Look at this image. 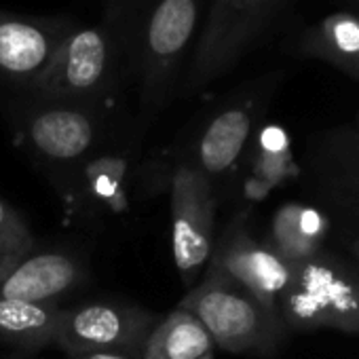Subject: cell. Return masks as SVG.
Masks as SVG:
<instances>
[{"label":"cell","instance_id":"22","mask_svg":"<svg viewBox=\"0 0 359 359\" xmlns=\"http://www.w3.org/2000/svg\"><path fill=\"white\" fill-rule=\"evenodd\" d=\"M32 254V250H26L5 237H0V275H5L9 269H13L22 258Z\"/></svg>","mask_w":359,"mask_h":359},{"label":"cell","instance_id":"9","mask_svg":"<svg viewBox=\"0 0 359 359\" xmlns=\"http://www.w3.org/2000/svg\"><path fill=\"white\" fill-rule=\"evenodd\" d=\"M158 319V315L125 302H89L62 309L53 344L68 355L144 346Z\"/></svg>","mask_w":359,"mask_h":359},{"label":"cell","instance_id":"11","mask_svg":"<svg viewBox=\"0 0 359 359\" xmlns=\"http://www.w3.org/2000/svg\"><path fill=\"white\" fill-rule=\"evenodd\" d=\"M74 26L68 18H34L0 9V83L26 91Z\"/></svg>","mask_w":359,"mask_h":359},{"label":"cell","instance_id":"5","mask_svg":"<svg viewBox=\"0 0 359 359\" xmlns=\"http://www.w3.org/2000/svg\"><path fill=\"white\" fill-rule=\"evenodd\" d=\"M277 311L287 330L359 332V271L323 250L294 266Z\"/></svg>","mask_w":359,"mask_h":359},{"label":"cell","instance_id":"26","mask_svg":"<svg viewBox=\"0 0 359 359\" xmlns=\"http://www.w3.org/2000/svg\"><path fill=\"white\" fill-rule=\"evenodd\" d=\"M357 131H359V114H357Z\"/></svg>","mask_w":359,"mask_h":359},{"label":"cell","instance_id":"17","mask_svg":"<svg viewBox=\"0 0 359 359\" xmlns=\"http://www.w3.org/2000/svg\"><path fill=\"white\" fill-rule=\"evenodd\" d=\"M254 180L260 195L296 173L290 135L279 125H262L254 135Z\"/></svg>","mask_w":359,"mask_h":359},{"label":"cell","instance_id":"12","mask_svg":"<svg viewBox=\"0 0 359 359\" xmlns=\"http://www.w3.org/2000/svg\"><path fill=\"white\" fill-rule=\"evenodd\" d=\"M81 262L66 252L28 254L5 275H0V298L55 304L83 279Z\"/></svg>","mask_w":359,"mask_h":359},{"label":"cell","instance_id":"1","mask_svg":"<svg viewBox=\"0 0 359 359\" xmlns=\"http://www.w3.org/2000/svg\"><path fill=\"white\" fill-rule=\"evenodd\" d=\"M116 5L129 81L135 83L140 108L154 118L177 93L197 45L208 0H112Z\"/></svg>","mask_w":359,"mask_h":359},{"label":"cell","instance_id":"4","mask_svg":"<svg viewBox=\"0 0 359 359\" xmlns=\"http://www.w3.org/2000/svg\"><path fill=\"white\" fill-rule=\"evenodd\" d=\"M177 306L193 313L214 344L229 353L271 357L285 340L281 315L212 266Z\"/></svg>","mask_w":359,"mask_h":359},{"label":"cell","instance_id":"7","mask_svg":"<svg viewBox=\"0 0 359 359\" xmlns=\"http://www.w3.org/2000/svg\"><path fill=\"white\" fill-rule=\"evenodd\" d=\"M171 256L184 285L191 287L214 252L216 191L193 165L177 163L171 171Z\"/></svg>","mask_w":359,"mask_h":359},{"label":"cell","instance_id":"2","mask_svg":"<svg viewBox=\"0 0 359 359\" xmlns=\"http://www.w3.org/2000/svg\"><path fill=\"white\" fill-rule=\"evenodd\" d=\"M129 81L121 18L112 0L93 26H74L45 72L24 91L34 100L102 106Z\"/></svg>","mask_w":359,"mask_h":359},{"label":"cell","instance_id":"20","mask_svg":"<svg viewBox=\"0 0 359 359\" xmlns=\"http://www.w3.org/2000/svg\"><path fill=\"white\" fill-rule=\"evenodd\" d=\"M0 237H5L26 250L34 248V237L28 229V224L22 220V216L7 203L0 199Z\"/></svg>","mask_w":359,"mask_h":359},{"label":"cell","instance_id":"18","mask_svg":"<svg viewBox=\"0 0 359 359\" xmlns=\"http://www.w3.org/2000/svg\"><path fill=\"white\" fill-rule=\"evenodd\" d=\"M123 182H125V161L118 156L93 158L85 169L87 195L102 205H110L116 212L125 205Z\"/></svg>","mask_w":359,"mask_h":359},{"label":"cell","instance_id":"6","mask_svg":"<svg viewBox=\"0 0 359 359\" xmlns=\"http://www.w3.org/2000/svg\"><path fill=\"white\" fill-rule=\"evenodd\" d=\"M283 72H271L243 85L220 108H216L191 142L189 156L180 163L193 165L210 182L229 175L254 137L258 118L264 114Z\"/></svg>","mask_w":359,"mask_h":359},{"label":"cell","instance_id":"21","mask_svg":"<svg viewBox=\"0 0 359 359\" xmlns=\"http://www.w3.org/2000/svg\"><path fill=\"white\" fill-rule=\"evenodd\" d=\"M70 359H144V346H129V348H102V351H87L68 355Z\"/></svg>","mask_w":359,"mask_h":359},{"label":"cell","instance_id":"24","mask_svg":"<svg viewBox=\"0 0 359 359\" xmlns=\"http://www.w3.org/2000/svg\"><path fill=\"white\" fill-rule=\"evenodd\" d=\"M344 3H346V5H351L355 11H359V0H344Z\"/></svg>","mask_w":359,"mask_h":359},{"label":"cell","instance_id":"16","mask_svg":"<svg viewBox=\"0 0 359 359\" xmlns=\"http://www.w3.org/2000/svg\"><path fill=\"white\" fill-rule=\"evenodd\" d=\"M62 306L0 298V340L22 346L43 348L53 344Z\"/></svg>","mask_w":359,"mask_h":359},{"label":"cell","instance_id":"3","mask_svg":"<svg viewBox=\"0 0 359 359\" xmlns=\"http://www.w3.org/2000/svg\"><path fill=\"white\" fill-rule=\"evenodd\" d=\"M292 0H208L203 26L177 93L197 95L229 74L277 26Z\"/></svg>","mask_w":359,"mask_h":359},{"label":"cell","instance_id":"23","mask_svg":"<svg viewBox=\"0 0 359 359\" xmlns=\"http://www.w3.org/2000/svg\"><path fill=\"white\" fill-rule=\"evenodd\" d=\"M351 250H353V254H355V258L359 260V239H355V241L351 243Z\"/></svg>","mask_w":359,"mask_h":359},{"label":"cell","instance_id":"14","mask_svg":"<svg viewBox=\"0 0 359 359\" xmlns=\"http://www.w3.org/2000/svg\"><path fill=\"white\" fill-rule=\"evenodd\" d=\"M330 235L327 216L306 203L281 205L269 226L264 243L290 266H298L325 250Z\"/></svg>","mask_w":359,"mask_h":359},{"label":"cell","instance_id":"13","mask_svg":"<svg viewBox=\"0 0 359 359\" xmlns=\"http://www.w3.org/2000/svg\"><path fill=\"white\" fill-rule=\"evenodd\" d=\"M292 49L298 57L330 64L359 81V15L355 11L323 15L296 34Z\"/></svg>","mask_w":359,"mask_h":359},{"label":"cell","instance_id":"15","mask_svg":"<svg viewBox=\"0 0 359 359\" xmlns=\"http://www.w3.org/2000/svg\"><path fill=\"white\" fill-rule=\"evenodd\" d=\"M205 325L189 311L175 306L161 317L144 342V359H201L214 351Z\"/></svg>","mask_w":359,"mask_h":359},{"label":"cell","instance_id":"10","mask_svg":"<svg viewBox=\"0 0 359 359\" xmlns=\"http://www.w3.org/2000/svg\"><path fill=\"white\" fill-rule=\"evenodd\" d=\"M245 222V216L233 220L222 239L214 243L208 266L226 275L254 294L262 304L277 311L279 296L283 294L294 266H290L264 241H258Z\"/></svg>","mask_w":359,"mask_h":359},{"label":"cell","instance_id":"19","mask_svg":"<svg viewBox=\"0 0 359 359\" xmlns=\"http://www.w3.org/2000/svg\"><path fill=\"white\" fill-rule=\"evenodd\" d=\"M340 163H348V187L359 193V131H340L330 140Z\"/></svg>","mask_w":359,"mask_h":359},{"label":"cell","instance_id":"25","mask_svg":"<svg viewBox=\"0 0 359 359\" xmlns=\"http://www.w3.org/2000/svg\"><path fill=\"white\" fill-rule=\"evenodd\" d=\"M201 359H214V353H210V355H205V357H201Z\"/></svg>","mask_w":359,"mask_h":359},{"label":"cell","instance_id":"8","mask_svg":"<svg viewBox=\"0 0 359 359\" xmlns=\"http://www.w3.org/2000/svg\"><path fill=\"white\" fill-rule=\"evenodd\" d=\"M102 106L76 102L34 100L22 112V142L41 158L51 163H74L102 140Z\"/></svg>","mask_w":359,"mask_h":359}]
</instances>
